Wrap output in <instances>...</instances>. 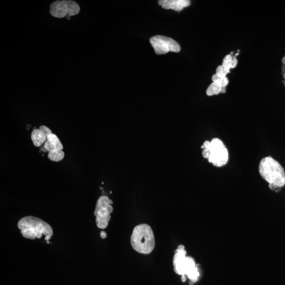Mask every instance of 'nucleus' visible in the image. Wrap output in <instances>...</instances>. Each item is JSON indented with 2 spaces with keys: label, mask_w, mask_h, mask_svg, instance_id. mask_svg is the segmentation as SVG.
I'll return each mask as SVG.
<instances>
[{
  "label": "nucleus",
  "mask_w": 285,
  "mask_h": 285,
  "mask_svg": "<svg viewBox=\"0 0 285 285\" xmlns=\"http://www.w3.org/2000/svg\"><path fill=\"white\" fill-rule=\"evenodd\" d=\"M237 63L238 60L236 56H233L229 54L223 58L222 66L228 73L231 69H234L237 66Z\"/></svg>",
  "instance_id": "obj_12"
},
{
  "label": "nucleus",
  "mask_w": 285,
  "mask_h": 285,
  "mask_svg": "<svg viewBox=\"0 0 285 285\" xmlns=\"http://www.w3.org/2000/svg\"><path fill=\"white\" fill-rule=\"evenodd\" d=\"M216 74L220 78H223L226 77L228 73L226 71L225 69H224V68L222 67V66L220 65L217 67Z\"/></svg>",
  "instance_id": "obj_17"
},
{
  "label": "nucleus",
  "mask_w": 285,
  "mask_h": 285,
  "mask_svg": "<svg viewBox=\"0 0 285 285\" xmlns=\"http://www.w3.org/2000/svg\"><path fill=\"white\" fill-rule=\"evenodd\" d=\"M212 80L213 83H215L221 87H226L229 83V80L227 77L220 78L216 73L213 76Z\"/></svg>",
  "instance_id": "obj_16"
},
{
  "label": "nucleus",
  "mask_w": 285,
  "mask_h": 285,
  "mask_svg": "<svg viewBox=\"0 0 285 285\" xmlns=\"http://www.w3.org/2000/svg\"><path fill=\"white\" fill-rule=\"evenodd\" d=\"M50 15L56 18H63L67 16L66 1H58L53 2L50 5Z\"/></svg>",
  "instance_id": "obj_9"
},
{
  "label": "nucleus",
  "mask_w": 285,
  "mask_h": 285,
  "mask_svg": "<svg viewBox=\"0 0 285 285\" xmlns=\"http://www.w3.org/2000/svg\"><path fill=\"white\" fill-rule=\"evenodd\" d=\"M31 138L34 145L40 147L45 143L47 136L40 128L35 129L31 133Z\"/></svg>",
  "instance_id": "obj_11"
},
{
  "label": "nucleus",
  "mask_w": 285,
  "mask_h": 285,
  "mask_svg": "<svg viewBox=\"0 0 285 285\" xmlns=\"http://www.w3.org/2000/svg\"><path fill=\"white\" fill-rule=\"evenodd\" d=\"M226 92V87H221L215 83L210 85L207 90L206 93L208 96H212L214 95H219L220 93L224 94Z\"/></svg>",
  "instance_id": "obj_14"
},
{
  "label": "nucleus",
  "mask_w": 285,
  "mask_h": 285,
  "mask_svg": "<svg viewBox=\"0 0 285 285\" xmlns=\"http://www.w3.org/2000/svg\"><path fill=\"white\" fill-rule=\"evenodd\" d=\"M65 153L63 151H53L49 152L48 158L53 162H60L64 159Z\"/></svg>",
  "instance_id": "obj_15"
},
{
  "label": "nucleus",
  "mask_w": 285,
  "mask_h": 285,
  "mask_svg": "<svg viewBox=\"0 0 285 285\" xmlns=\"http://www.w3.org/2000/svg\"><path fill=\"white\" fill-rule=\"evenodd\" d=\"M203 157L216 167H222L227 165L229 160L228 149L219 139L214 138L211 141H206L201 146Z\"/></svg>",
  "instance_id": "obj_4"
},
{
  "label": "nucleus",
  "mask_w": 285,
  "mask_h": 285,
  "mask_svg": "<svg viewBox=\"0 0 285 285\" xmlns=\"http://www.w3.org/2000/svg\"><path fill=\"white\" fill-rule=\"evenodd\" d=\"M283 83H284V85L285 86V80L283 81Z\"/></svg>",
  "instance_id": "obj_23"
},
{
  "label": "nucleus",
  "mask_w": 285,
  "mask_h": 285,
  "mask_svg": "<svg viewBox=\"0 0 285 285\" xmlns=\"http://www.w3.org/2000/svg\"><path fill=\"white\" fill-rule=\"evenodd\" d=\"M131 244L136 252L142 254H150L155 246L152 228L145 223L136 226L131 237Z\"/></svg>",
  "instance_id": "obj_2"
},
{
  "label": "nucleus",
  "mask_w": 285,
  "mask_h": 285,
  "mask_svg": "<svg viewBox=\"0 0 285 285\" xmlns=\"http://www.w3.org/2000/svg\"><path fill=\"white\" fill-rule=\"evenodd\" d=\"M18 228L23 236L26 239H40L43 235L45 240L49 241L53 235L52 227L42 219L33 216H26L20 219L18 223Z\"/></svg>",
  "instance_id": "obj_1"
},
{
  "label": "nucleus",
  "mask_w": 285,
  "mask_h": 285,
  "mask_svg": "<svg viewBox=\"0 0 285 285\" xmlns=\"http://www.w3.org/2000/svg\"><path fill=\"white\" fill-rule=\"evenodd\" d=\"M181 281L182 282H185L186 281V277L185 275H182L181 277Z\"/></svg>",
  "instance_id": "obj_22"
},
{
  "label": "nucleus",
  "mask_w": 285,
  "mask_h": 285,
  "mask_svg": "<svg viewBox=\"0 0 285 285\" xmlns=\"http://www.w3.org/2000/svg\"><path fill=\"white\" fill-rule=\"evenodd\" d=\"M100 235L101 238L102 239H105L107 237V234L105 232H101Z\"/></svg>",
  "instance_id": "obj_21"
},
{
  "label": "nucleus",
  "mask_w": 285,
  "mask_h": 285,
  "mask_svg": "<svg viewBox=\"0 0 285 285\" xmlns=\"http://www.w3.org/2000/svg\"><path fill=\"white\" fill-rule=\"evenodd\" d=\"M44 148L46 151L50 152L53 151H63L64 146L57 136L52 133L48 136Z\"/></svg>",
  "instance_id": "obj_10"
},
{
  "label": "nucleus",
  "mask_w": 285,
  "mask_h": 285,
  "mask_svg": "<svg viewBox=\"0 0 285 285\" xmlns=\"http://www.w3.org/2000/svg\"><path fill=\"white\" fill-rule=\"evenodd\" d=\"M173 264L175 273L187 276L189 278L194 276L199 271L194 260L191 257L187 256L185 247L182 245H179L175 251Z\"/></svg>",
  "instance_id": "obj_5"
},
{
  "label": "nucleus",
  "mask_w": 285,
  "mask_h": 285,
  "mask_svg": "<svg viewBox=\"0 0 285 285\" xmlns=\"http://www.w3.org/2000/svg\"><path fill=\"white\" fill-rule=\"evenodd\" d=\"M158 3L165 9H172L180 12L191 3L189 0H160Z\"/></svg>",
  "instance_id": "obj_8"
},
{
  "label": "nucleus",
  "mask_w": 285,
  "mask_h": 285,
  "mask_svg": "<svg viewBox=\"0 0 285 285\" xmlns=\"http://www.w3.org/2000/svg\"><path fill=\"white\" fill-rule=\"evenodd\" d=\"M39 128L41 130H42L45 133V134L47 136V137L48 136L52 133L49 127H47L45 125L41 126Z\"/></svg>",
  "instance_id": "obj_18"
},
{
  "label": "nucleus",
  "mask_w": 285,
  "mask_h": 285,
  "mask_svg": "<svg viewBox=\"0 0 285 285\" xmlns=\"http://www.w3.org/2000/svg\"><path fill=\"white\" fill-rule=\"evenodd\" d=\"M66 5L67 16L70 17L76 16L80 12V8L77 2L72 0H69V1H66Z\"/></svg>",
  "instance_id": "obj_13"
},
{
  "label": "nucleus",
  "mask_w": 285,
  "mask_h": 285,
  "mask_svg": "<svg viewBox=\"0 0 285 285\" xmlns=\"http://www.w3.org/2000/svg\"><path fill=\"white\" fill-rule=\"evenodd\" d=\"M269 187L271 190H273V191H275L276 192H279L281 190V188L278 187L276 186L269 185Z\"/></svg>",
  "instance_id": "obj_20"
},
{
  "label": "nucleus",
  "mask_w": 285,
  "mask_h": 285,
  "mask_svg": "<svg viewBox=\"0 0 285 285\" xmlns=\"http://www.w3.org/2000/svg\"><path fill=\"white\" fill-rule=\"evenodd\" d=\"M113 203L112 200L107 196H101L97 200L94 215L99 228L104 229L107 227L111 218V214L113 212Z\"/></svg>",
  "instance_id": "obj_6"
},
{
  "label": "nucleus",
  "mask_w": 285,
  "mask_h": 285,
  "mask_svg": "<svg viewBox=\"0 0 285 285\" xmlns=\"http://www.w3.org/2000/svg\"><path fill=\"white\" fill-rule=\"evenodd\" d=\"M259 172L269 185L283 188L285 186V172L279 162L271 157L263 158L260 164Z\"/></svg>",
  "instance_id": "obj_3"
},
{
  "label": "nucleus",
  "mask_w": 285,
  "mask_h": 285,
  "mask_svg": "<svg viewBox=\"0 0 285 285\" xmlns=\"http://www.w3.org/2000/svg\"><path fill=\"white\" fill-rule=\"evenodd\" d=\"M282 71L283 72V77L285 80V55L282 59Z\"/></svg>",
  "instance_id": "obj_19"
},
{
  "label": "nucleus",
  "mask_w": 285,
  "mask_h": 285,
  "mask_svg": "<svg viewBox=\"0 0 285 285\" xmlns=\"http://www.w3.org/2000/svg\"><path fill=\"white\" fill-rule=\"evenodd\" d=\"M150 43L158 55H164L168 52H179L181 47L174 39L164 36H155L150 39Z\"/></svg>",
  "instance_id": "obj_7"
}]
</instances>
